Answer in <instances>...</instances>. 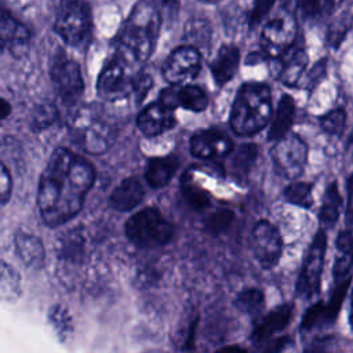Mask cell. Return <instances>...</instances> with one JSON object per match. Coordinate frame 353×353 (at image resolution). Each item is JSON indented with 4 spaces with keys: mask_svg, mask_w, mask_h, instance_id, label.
<instances>
[{
    "mask_svg": "<svg viewBox=\"0 0 353 353\" xmlns=\"http://www.w3.org/2000/svg\"><path fill=\"white\" fill-rule=\"evenodd\" d=\"M125 236L137 247L156 248L171 240L172 226L156 208L146 207L128 218Z\"/></svg>",
    "mask_w": 353,
    "mask_h": 353,
    "instance_id": "cell-5",
    "label": "cell"
},
{
    "mask_svg": "<svg viewBox=\"0 0 353 353\" xmlns=\"http://www.w3.org/2000/svg\"><path fill=\"white\" fill-rule=\"evenodd\" d=\"M157 1L167 11H178L181 0H157Z\"/></svg>",
    "mask_w": 353,
    "mask_h": 353,
    "instance_id": "cell-45",
    "label": "cell"
},
{
    "mask_svg": "<svg viewBox=\"0 0 353 353\" xmlns=\"http://www.w3.org/2000/svg\"><path fill=\"white\" fill-rule=\"evenodd\" d=\"M251 247L255 259L265 269L276 266L283 252V241L277 229L266 221H261L255 225Z\"/></svg>",
    "mask_w": 353,
    "mask_h": 353,
    "instance_id": "cell-12",
    "label": "cell"
},
{
    "mask_svg": "<svg viewBox=\"0 0 353 353\" xmlns=\"http://www.w3.org/2000/svg\"><path fill=\"white\" fill-rule=\"evenodd\" d=\"M201 59L196 47L188 44L175 48L163 65V76L171 84H182L194 79L200 70Z\"/></svg>",
    "mask_w": 353,
    "mask_h": 353,
    "instance_id": "cell-11",
    "label": "cell"
},
{
    "mask_svg": "<svg viewBox=\"0 0 353 353\" xmlns=\"http://www.w3.org/2000/svg\"><path fill=\"white\" fill-rule=\"evenodd\" d=\"M160 23L159 8L146 0L138 1L116 37L114 57L131 70L139 68L153 52Z\"/></svg>",
    "mask_w": 353,
    "mask_h": 353,
    "instance_id": "cell-2",
    "label": "cell"
},
{
    "mask_svg": "<svg viewBox=\"0 0 353 353\" xmlns=\"http://www.w3.org/2000/svg\"><path fill=\"white\" fill-rule=\"evenodd\" d=\"M10 113H11V105L6 99L0 98V120L6 119Z\"/></svg>",
    "mask_w": 353,
    "mask_h": 353,
    "instance_id": "cell-46",
    "label": "cell"
},
{
    "mask_svg": "<svg viewBox=\"0 0 353 353\" xmlns=\"http://www.w3.org/2000/svg\"><path fill=\"white\" fill-rule=\"evenodd\" d=\"M29 41L28 29L0 4V47H22Z\"/></svg>",
    "mask_w": 353,
    "mask_h": 353,
    "instance_id": "cell-21",
    "label": "cell"
},
{
    "mask_svg": "<svg viewBox=\"0 0 353 353\" xmlns=\"http://www.w3.org/2000/svg\"><path fill=\"white\" fill-rule=\"evenodd\" d=\"M272 159L276 171L288 179L298 178L306 164V143L295 134H285L272 150Z\"/></svg>",
    "mask_w": 353,
    "mask_h": 353,
    "instance_id": "cell-7",
    "label": "cell"
},
{
    "mask_svg": "<svg viewBox=\"0 0 353 353\" xmlns=\"http://www.w3.org/2000/svg\"><path fill=\"white\" fill-rule=\"evenodd\" d=\"M48 321L61 342L66 343L72 339L74 327L68 307L59 303L52 305L48 310Z\"/></svg>",
    "mask_w": 353,
    "mask_h": 353,
    "instance_id": "cell-27",
    "label": "cell"
},
{
    "mask_svg": "<svg viewBox=\"0 0 353 353\" xmlns=\"http://www.w3.org/2000/svg\"><path fill=\"white\" fill-rule=\"evenodd\" d=\"M0 290L10 298H15L21 294L19 273L6 261H0Z\"/></svg>",
    "mask_w": 353,
    "mask_h": 353,
    "instance_id": "cell-31",
    "label": "cell"
},
{
    "mask_svg": "<svg viewBox=\"0 0 353 353\" xmlns=\"http://www.w3.org/2000/svg\"><path fill=\"white\" fill-rule=\"evenodd\" d=\"M349 143H350V145H353V131H352V134H350V139H349Z\"/></svg>",
    "mask_w": 353,
    "mask_h": 353,
    "instance_id": "cell-49",
    "label": "cell"
},
{
    "mask_svg": "<svg viewBox=\"0 0 353 353\" xmlns=\"http://www.w3.org/2000/svg\"><path fill=\"white\" fill-rule=\"evenodd\" d=\"M11 192H12L11 175L7 167L4 165V163L0 160V205L6 204L10 200Z\"/></svg>",
    "mask_w": 353,
    "mask_h": 353,
    "instance_id": "cell-42",
    "label": "cell"
},
{
    "mask_svg": "<svg viewBox=\"0 0 353 353\" xmlns=\"http://www.w3.org/2000/svg\"><path fill=\"white\" fill-rule=\"evenodd\" d=\"M229 159V171L236 179L247 176L258 156V149L252 143L240 145L237 149H232Z\"/></svg>",
    "mask_w": 353,
    "mask_h": 353,
    "instance_id": "cell-24",
    "label": "cell"
},
{
    "mask_svg": "<svg viewBox=\"0 0 353 353\" xmlns=\"http://www.w3.org/2000/svg\"><path fill=\"white\" fill-rule=\"evenodd\" d=\"M284 197L288 203L303 208H309L313 204L312 188L303 182H294L288 185L284 190Z\"/></svg>",
    "mask_w": 353,
    "mask_h": 353,
    "instance_id": "cell-34",
    "label": "cell"
},
{
    "mask_svg": "<svg viewBox=\"0 0 353 353\" xmlns=\"http://www.w3.org/2000/svg\"><path fill=\"white\" fill-rule=\"evenodd\" d=\"M84 239L83 234L76 230H69L63 236V240L59 243V255L65 259H77L83 254Z\"/></svg>",
    "mask_w": 353,
    "mask_h": 353,
    "instance_id": "cell-35",
    "label": "cell"
},
{
    "mask_svg": "<svg viewBox=\"0 0 353 353\" xmlns=\"http://www.w3.org/2000/svg\"><path fill=\"white\" fill-rule=\"evenodd\" d=\"M178 165L179 161L175 156L150 159L145 170V179L153 189L164 188L176 172Z\"/></svg>",
    "mask_w": 353,
    "mask_h": 353,
    "instance_id": "cell-22",
    "label": "cell"
},
{
    "mask_svg": "<svg viewBox=\"0 0 353 353\" xmlns=\"http://www.w3.org/2000/svg\"><path fill=\"white\" fill-rule=\"evenodd\" d=\"M276 0H254L252 8L248 15V25L251 28H255L259 25L265 17L269 14V11L273 8Z\"/></svg>",
    "mask_w": 353,
    "mask_h": 353,
    "instance_id": "cell-40",
    "label": "cell"
},
{
    "mask_svg": "<svg viewBox=\"0 0 353 353\" xmlns=\"http://www.w3.org/2000/svg\"><path fill=\"white\" fill-rule=\"evenodd\" d=\"M298 25L296 19L291 14H281L268 21L261 33V41L263 51L269 57L279 58L287 51L296 40Z\"/></svg>",
    "mask_w": 353,
    "mask_h": 353,
    "instance_id": "cell-9",
    "label": "cell"
},
{
    "mask_svg": "<svg viewBox=\"0 0 353 353\" xmlns=\"http://www.w3.org/2000/svg\"><path fill=\"white\" fill-rule=\"evenodd\" d=\"M352 22H353L352 14L343 12V14L338 15V18H335L330 23L328 30H327V41H328V44L332 46V47H338L343 41V39L347 34V32L350 30Z\"/></svg>",
    "mask_w": 353,
    "mask_h": 353,
    "instance_id": "cell-33",
    "label": "cell"
},
{
    "mask_svg": "<svg viewBox=\"0 0 353 353\" xmlns=\"http://www.w3.org/2000/svg\"><path fill=\"white\" fill-rule=\"evenodd\" d=\"M272 114V95L266 84L241 85L230 112V125L239 135H251L262 130Z\"/></svg>",
    "mask_w": 353,
    "mask_h": 353,
    "instance_id": "cell-3",
    "label": "cell"
},
{
    "mask_svg": "<svg viewBox=\"0 0 353 353\" xmlns=\"http://www.w3.org/2000/svg\"><path fill=\"white\" fill-rule=\"evenodd\" d=\"M110 143V132L105 124L99 121H90L88 125L83 128L81 145L90 153H102L108 149Z\"/></svg>",
    "mask_w": 353,
    "mask_h": 353,
    "instance_id": "cell-25",
    "label": "cell"
},
{
    "mask_svg": "<svg viewBox=\"0 0 353 353\" xmlns=\"http://www.w3.org/2000/svg\"><path fill=\"white\" fill-rule=\"evenodd\" d=\"M174 124H175L174 109L165 106L160 101L143 108V110H141L137 119L138 128L146 137L160 135L167 130H170Z\"/></svg>",
    "mask_w": 353,
    "mask_h": 353,
    "instance_id": "cell-15",
    "label": "cell"
},
{
    "mask_svg": "<svg viewBox=\"0 0 353 353\" xmlns=\"http://www.w3.org/2000/svg\"><path fill=\"white\" fill-rule=\"evenodd\" d=\"M54 29L68 46H85L92 30L91 12L87 3L84 0H59Z\"/></svg>",
    "mask_w": 353,
    "mask_h": 353,
    "instance_id": "cell-4",
    "label": "cell"
},
{
    "mask_svg": "<svg viewBox=\"0 0 353 353\" xmlns=\"http://www.w3.org/2000/svg\"><path fill=\"white\" fill-rule=\"evenodd\" d=\"M160 102L171 109L181 106L188 110L201 112L208 105V97L197 85L171 84V87L160 92Z\"/></svg>",
    "mask_w": 353,
    "mask_h": 353,
    "instance_id": "cell-13",
    "label": "cell"
},
{
    "mask_svg": "<svg viewBox=\"0 0 353 353\" xmlns=\"http://www.w3.org/2000/svg\"><path fill=\"white\" fill-rule=\"evenodd\" d=\"M95 181L94 167L66 148L52 152L37 189V207L43 223L50 228L63 225L83 208Z\"/></svg>",
    "mask_w": 353,
    "mask_h": 353,
    "instance_id": "cell-1",
    "label": "cell"
},
{
    "mask_svg": "<svg viewBox=\"0 0 353 353\" xmlns=\"http://www.w3.org/2000/svg\"><path fill=\"white\" fill-rule=\"evenodd\" d=\"M135 73L113 55L99 73L98 94L108 101H117L130 95Z\"/></svg>",
    "mask_w": 353,
    "mask_h": 353,
    "instance_id": "cell-10",
    "label": "cell"
},
{
    "mask_svg": "<svg viewBox=\"0 0 353 353\" xmlns=\"http://www.w3.org/2000/svg\"><path fill=\"white\" fill-rule=\"evenodd\" d=\"M234 305L240 312L250 316H255L263 309V305H265L263 292L258 288H247L236 296Z\"/></svg>",
    "mask_w": 353,
    "mask_h": 353,
    "instance_id": "cell-29",
    "label": "cell"
},
{
    "mask_svg": "<svg viewBox=\"0 0 353 353\" xmlns=\"http://www.w3.org/2000/svg\"><path fill=\"white\" fill-rule=\"evenodd\" d=\"M240 63V50L233 44H223L210 63L214 80L225 84L236 74Z\"/></svg>",
    "mask_w": 353,
    "mask_h": 353,
    "instance_id": "cell-20",
    "label": "cell"
},
{
    "mask_svg": "<svg viewBox=\"0 0 353 353\" xmlns=\"http://www.w3.org/2000/svg\"><path fill=\"white\" fill-rule=\"evenodd\" d=\"M335 244L339 251V255L353 262V229L342 230L336 237Z\"/></svg>",
    "mask_w": 353,
    "mask_h": 353,
    "instance_id": "cell-41",
    "label": "cell"
},
{
    "mask_svg": "<svg viewBox=\"0 0 353 353\" xmlns=\"http://www.w3.org/2000/svg\"><path fill=\"white\" fill-rule=\"evenodd\" d=\"M222 350L228 352V350H244V349H241L240 346H229V347H223Z\"/></svg>",
    "mask_w": 353,
    "mask_h": 353,
    "instance_id": "cell-47",
    "label": "cell"
},
{
    "mask_svg": "<svg viewBox=\"0 0 353 353\" xmlns=\"http://www.w3.org/2000/svg\"><path fill=\"white\" fill-rule=\"evenodd\" d=\"M15 251L19 259L32 269H40L46 261V250L41 240L28 232H17L14 237Z\"/></svg>",
    "mask_w": 353,
    "mask_h": 353,
    "instance_id": "cell-19",
    "label": "cell"
},
{
    "mask_svg": "<svg viewBox=\"0 0 353 353\" xmlns=\"http://www.w3.org/2000/svg\"><path fill=\"white\" fill-rule=\"evenodd\" d=\"M182 192L186 201L196 210H203L210 204V193L193 182L185 181Z\"/></svg>",
    "mask_w": 353,
    "mask_h": 353,
    "instance_id": "cell-37",
    "label": "cell"
},
{
    "mask_svg": "<svg viewBox=\"0 0 353 353\" xmlns=\"http://www.w3.org/2000/svg\"><path fill=\"white\" fill-rule=\"evenodd\" d=\"M335 320V317L331 314L327 303L319 302L312 305L307 312L305 313L302 319V328L306 331H310L317 327H324L331 324Z\"/></svg>",
    "mask_w": 353,
    "mask_h": 353,
    "instance_id": "cell-30",
    "label": "cell"
},
{
    "mask_svg": "<svg viewBox=\"0 0 353 353\" xmlns=\"http://www.w3.org/2000/svg\"><path fill=\"white\" fill-rule=\"evenodd\" d=\"M321 128L330 135H341L346 125V113L342 109H332L321 117Z\"/></svg>",
    "mask_w": 353,
    "mask_h": 353,
    "instance_id": "cell-38",
    "label": "cell"
},
{
    "mask_svg": "<svg viewBox=\"0 0 353 353\" xmlns=\"http://www.w3.org/2000/svg\"><path fill=\"white\" fill-rule=\"evenodd\" d=\"M57 120V109L51 105H41L39 109L34 110L32 117V127L34 130L47 128Z\"/></svg>",
    "mask_w": 353,
    "mask_h": 353,
    "instance_id": "cell-39",
    "label": "cell"
},
{
    "mask_svg": "<svg viewBox=\"0 0 353 353\" xmlns=\"http://www.w3.org/2000/svg\"><path fill=\"white\" fill-rule=\"evenodd\" d=\"M292 312H294V306L290 303L281 305L279 307H276L273 312H270L269 314H266L254 328L251 339L255 345H261V343H268L270 341V338L277 332L284 330L291 317H292Z\"/></svg>",
    "mask_w": 353,
    "mask_h": 353,
    "instance_id": "cell-17",
    "label": "cell"
},
{
    "mask_svg": "<svg viewBox=\"0 0 353 353\" xmlns=\"http://www.w3.org/2000/svg\"><path fill=\"white\" fill-rule=\"evenodd\" d=\"M233 219H234V214L232 210L219 208L218 211H214L212 214L208 215V218L205 219V229L210 233L219 234L230 228V225L233 223Z\"/></svg>",
    "mask_w": 353,
    "mask_h": 353,
    "instance_id": "cell-36",
    "label": "cell"
},
{
    "mask_svg": "<svg viewBox=\"0 0 353 353\" xmlns=\"http://www.w3.org/2000/svg\"><path fill=\"white\" fill-rule=\"evenodd\" d=\"M346 192H347V203H346V223L353 225V174L346 181Z\"/></svg>",
    "mask_w": 353,
    "mask_h": 353,
    "instance_id": "cell-44",
    "label": "cell"
},
{
    "mask_svg": "<svg viewBox=\"0 0 353 353\" xmlns=\"http://www.w3.org/2000/svg\"><path fill=\"white\" fill-rule=\"evenodd\" d=\"M307 52L295 43L279 57V80L287 85H295L305 74Z\"/></svg>",
    "mask_w": 353,
    "mask_h": 353,
    "instance_id": "cell-16",
    "label": "cell"
},
{
    "mask_svg": "<svg viewBox=\"0 0 353 353\" xmlns=\"http://www.w3.org/2000/svg\"><path fill=\"white\" fill-rule=\"evenodd\" d=\"M341 207H342V199L338 189V183L332 182L325 189L320 214H319L320 221L325 228H332L336 223L341 214Z\"/></svg>",
    "mask_w": 353,
    "mask_h": 353,
    "instance_id": "cell-26",
    "label": "cell"
},
{
    "mask_svg": "<svg viewBox=\"0 0 353 353\" xmlns=\"http://www.w3.org/2000/svg\"><path fill=\"white\" fill-rule=\"evenodd\" d=\"M295 116V102L290 95H283L280 98L277 112L274 114V119L270 124L269 130V139L277 141L285 134H288Z\"/></svg>",
    "mask_w": 353,
    "mask_h": 353,
    "instance_id": "cell-23",
    "label": "cell"
},
{
    "mask_svg": "<svg viewBox=\"0 0 353 353\" xmlns=\"http://www.w3.org/2000/svg\"><path fill=\"white\" fill-rule=\"evenodd\" d=\"M232 149V141L216 130L199 131L190 139V150L196 157L200 159L225 157Z\"/></svg>",
    "mask_w": 353,
    "mask_h": 353,
    "instance_id": "cell-14",
    "label": "cell"
},
{
    "mask_svg": "<svg viewBox=\"0 0 353 353\" xmlns=\"http://www.w3.org/2000/svg\"><path fill=\"white\" fill-rule=\"evenodd\" d=\"M51 79L58 97L65 105H74L84 91L79 65L59 51L51 63Z\"/></svg>",
    "mask_w": 353,
    "mask_h": 353,
    "instance_id": "cell-6",
    "label": "cell"
},
{
    "mask_svg": "<svg viewBox=\"0 0 353 353\" xmlns=\"http://www.w3.org/2000/svg\"><path fill=\"white\" fill-rule=\"evenodd\" d=\"M325 250H327V236L324 230H319L307 250V254L303 261V266L296 283L298 294L303 298H310L319 292Z\"/></svg>",
    "mask_w": 353,
    "mask_h": 353,
    "instance_id": "cell-8",
    "label": "cell"
},
{
    "mask_svg": "<svg viewBox=\"0 0 353 353\" xmlns=\"http://www.w3.org/2000/svg\"><path fill=\"white\" fill-rule=\"evenodd\" d=\"M325 72H327V61L325 59H320L313 66V69L309 72L307 79H306V87L307 88H313L314 85H317L323 80V77L325 76Z\"/></svg>",
    "mask_w": 353,
    "mask_h": 353,
    "instance_id": "cell-43",
    "label": "cell"
},
{
    "mask_svg": "<svg viewBox=\"0 0 353 353\" xmlns=\"http://www.w3.org/2000/svg\"><path fill=\"white\" fill-rule=\"evenodd\" d=\"M295 10L305 19H321L328 17L335 8V0H292Z\"/></svg>",
    "mask_w": 353,
    "mask_h": 353,
    "instance_id": "cell-28",
    "label": "cell"
},
{
    "mask_svg": "<svg viewBox=\"0 0 353 353\" xmlns=\"http://www.w3.org/2000/svg\"><path fill=\"white\" fill-rule=\"evenodd\" d=\"M185 37L193 44H204L210 41L211 25L205 18H192L185 26Z\"/></svg>",
    "mask_w": 353,
    "mask_h": 353,
    "instance_id": "cell-32",
    "label": "cell"
},
{
    "mask_svg": "<svg viewBox=\"0 0 353 353\" xmlns=\"http://www.w3.org/2000/svg\"><path fill=\"white\" fill-rule=\"evenodd\" d=\"M145 196L142 183L134 178L123 179L109 196V205L120 212H127L138 207Z\"/></svg>",
    "mask_w": 353,
    "mask_h": 353,
    "instance_id": "cell-18",
    "label": "cell"
},
{
    "mask_svg": "<svg viewBox=\"0 0 353 353\" xmlns=\"http://www.w3.org/2000/svg\"><path fill=\"white\" fill-rule=\"evenodd\" d=\"M350 324L353 327V301H352V309H350Z\"/></svg>",
    "mask_w": 353,
    "mask_h": 353,
    "instance_id": "cell-48",
    "label": "cell"
}]
</instances>
